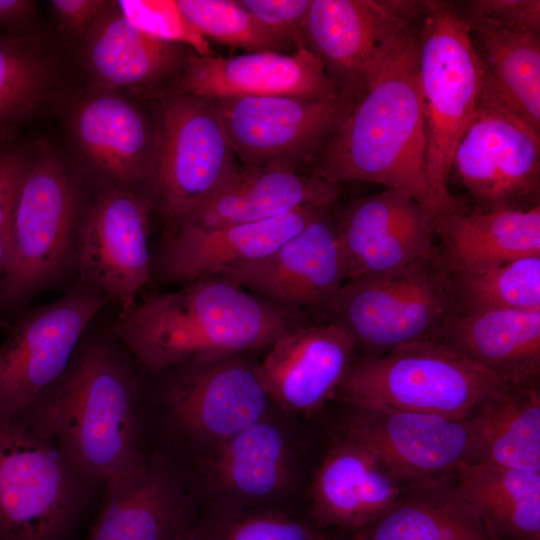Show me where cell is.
<instances>
[{
    "instance_id": "obj_38",
    "label": "cell",
    "mask_w": 540,
    "mask_h": 540,
    "mask_svg": "<svg viewBox=\"0 0 540 540\" xmlns=\"http://www.w3.org/2000/svg\"><path fill=\"white\" fill-rule=\"evenodd\" d=\"M117 6L132 25L155 39L185 45L198 55L214 54L176 1H119Z\"/></svg>"
},
{
    "instance_id": "obj_39",
    "label": "cell",
    "mask_w": 540,
    "mask_h": 540,
    "mask_svg": "<svg viewBox=\"0 0 540 540\" xmlns=\"http://www.w3.org/2000/svg\"><path fill=\"white\" fill-rule=\"evenodd\" d=\"M30 154L12 136L0 134V280L5 272L14 202Z\"/></svg>"
},
{
    "instance_id": "obj_31",
    "label": "cell",
    "mask_w": 540,
    "mask_h": 540,
    "mask_svg": "<svg viewBox=\"0 0 540 540\" xmlns=\"http://www.w3.org/2000/svg\"><path fill=\"white\" fill-rule=\"evenodd\" d=\"M483 66L482 93L540 131V33L469 24Z\"/></svg>"
},
{
    "instance_id": "obj_4",
    "label": "cell",
    "mask_w": 540,
    "mask_h": 540,
    "mask_svg": "<svg viewBox=\"0 0 540 540\" xmlns=\"http://www.w3.org/2000/svg\"><path fill=\"white\" fill-rule=\"evenodd\" d=\"M418 78L433 211L466 206L449 189L456 146L482 92L483 66L469 24L445 1H424L418 32Z\"/></svg>"
},
{
    "instance_id": "obj_20",
    "label": "cell",
    "mask_w": 540,
    "mask_h": 540,
    "mask_svg": "<svg viewBox=\"0 0 540 540\" xmlns=\"http://www.w3.org/2000/svg\"><path fill=\"white\" fill-rule=\"evenodd\" d=\"M333 206L310 205L265 221L217 228L180 225L164 237L157 261L158 276L165 282L220 276L271 254Z\"/></svg>"
},
{
    "instance_id": "obj_22",
    "label": "cell",
    "mask_w": 540,
    "mask_h": 540,
    "mask_svg": "<svg viewBox=\"0 0 540 540\" xmlns=\"http://www.w3.org/2000/svg\"><path fill=\"white\" fill-rule=\"evenodd\" d=\"M310 486L313 523L353 533L384 514L411 483L367 448L338 435Z\"/></svg>"
},
{
    "instance_id": "obj_43",
    "label": "cell",
    "mask_w": 540,
    "mask_h": 540,
    "mask_svg": "<svg viewBox=\"0 0 540 540\" xmlns=\"http://www.w3.org/2000/svg\"><path fill=\"white\" fill-rule=\"evenodd\" d=\"M33 14L32 1L0 0V27L7 29L8 33L25 36L24 31Z\"/></svg>"
},
{
    "instance_id": "obj_14",
    "label": "cell",
    "mask_w": 540,
    "mask_h": 540,
    "mask_svg": "<svg viewBox=\"0 0 540 540\" xmlns=\"http://www.w3.org/2000/svg\"><path fill=\"white\" fill-rule=\"evenodd\" d=\"M149 197L107 185L85 209L75 272L79 283L125 311L150 278ZM120 311V312H121Z\"/></svg>"
},
{
    "instance_id": "obj_44",
    "label": "cell",
    "mask_w": 540,
    "mask_h": 540,
    "mask_svg": "<svg viewBox=\"0 0 540 540\" xmlns=\"http://www.w3.org/2000/svg\"><path fill=\"white\" fill-rule=\"evenodd\" d=\"M181 540H203L198 525L195 524Z\"/></svg>"
},
{
    "instance_id": "obj_21",
    "label": "cell",
    "mask_w": 540,
    "mask_h": 540,
    "mask_svg": "<svg viewBox=\"0 0 540 540\" xmlns=\"http://www.w3.org/2000/svg\"><path fill=\"white\" fill-rule=\"evenodd\" d=\"M258 364L271 401L309 413L336 395L354 362L356 345L338 323L297 326L280 336Z\"/></svg>"
},
{
    "instance_id": "obj_33",
    "label": "cell",
    "mask_w": 540,
    "mask_h": 540,
    "mask_svg": "<svg viewBox=\"0 0 540 540\" xmlns=\"http://www.w3.org/2000/svg\"><path fill=\"white\" fill-rule=\"evenodd\" d=\"M476 462L540 472L539 386L509 387L475 415Z\"/></svg>"
},
{
    "instance_id": "obj_2",
    "label": "cell",
    "mask_w": 540,
    "mask_h": 540,
    "mask_svg": "<svg viewBox=\"0 0 540 540\" xmlns=\"http://www.w3.org/2000/svg\"><path fill=\"white\" fill-rule=\"evenodd\" d=\"M297 326L292 309L206 278L121 311L113 338L140 365L160 372L269 347Z\"/></svg>"
},
{
    "instance_id": "obj_19",
    "label": "cell",
    "mask_w": 540,
    "mask_h": 540,
    "mask_svg": "<svg viewBox=\"0 0 540 540\" xmlns=\"http://www.w3.org/2000/svg\"><path fill=\"white\" fill-rule=\"evenodd\" d=\"M172 93L210 99L291 96L324 99L339 91L322 61L307 48L223 57L191 50Z\"/></svg>"
},
{
    "instance_id": "obj_29",
    "label": "cell",
    "mask_w": 540,
    "mask_h": 540,
    "mask_svg": "<svg viewBox=\"0 0 540 540\" xmlns=\"http://www.w3.org/2000/svg\"><path fill=\"white\" fill-rule=\"evenodd\" d=\"M435 231L450 271H476L540 256V205L489 211L465 206L437 216Z\"/></svg>"
},
{
    "instance_id": "obj_3",
    "label": "cell",
    "mask_w": 540,
    "mask_h": 540,
    "mask_svg": "<svg viewBox=\"0 0 540 540\" xmlns=\"http://www.w3.org/2000/svg\"><path fill=\"white\" fill-rule=\"evenodd\" d=\"M310 166L326 181L379 184L433 211L417 35L370 83Z\"/></svg>"
},
{
    "instance_id": "obj_16",
    "label": "cell",
    "mask_w": 540,
    "mask_h": 540,
    "mask_svg": "<svg viewBox=\"0 0 540 540\" xmlns=\"http://www.w3.org/2000/svg\"><path fill=\"white\" fill-rule=\"evenodd\" d=\"M331 211L309 223L271 254L218 277L285 308L333 313L346 279L336 219Z\"/></svg>"
},
{
    "instance_id": "obj_10",
    "label": "cell",
    "mask_w": 540,
    "mask_h": 540,
    "mask_svg": "<svg viewBox=\"0 0 540 540\" xmlns=\"http://www.w3.org/2000/svg\"><path fill=\"white\" fill-rule=\"evenodd\" d=\"M424 1L311 0L305 48L315 54L339 92L362 96L416 37Z\"/></svg>"
},
{
    "instance_id": "obj_40",
    "label": "cell",
    "mask_w": 540,
    "mask_h": 540,
    "mask_svg": "<svg viewBox=\"0 0 540 540\" xmlns=\"http://www.w3.org/2000/svg\"><path fill=\"white\" fill-rule=\"evenodd\" d=\"M468 23H488L540 33L539 0H472L459 11Z\"/></svg>"
},
{
    "instance_id": "obj_36",
    "label": "cell",
    "mask_w": 540,
    "mask_h": 540,
    "mask_svg": "<svg viewBox=\"0 0 540 540\" xmlns=\"http://www.w3.org/2000/svg\"><path fill=\"white\" fill-rule=\"evenodd\" d=\"M176 4L186 20L205 39L253 52H294L296 47L278 36L239 1L178 0Z\"/></svg>"
},
{
    "instance_id": "obj_41",
    "label": "cell",
    "mask_w": 540,
    "mask_h": 540,
    "mask_svg": "<svg viewBox=\"0 0 540 540\" xmlns=\"http://www.w3.org/2000/svg\"><path fill=\"white\" fill-rule=\"evenodd\" d=\"M240 4L296 49L305 48L304 28L311 0H240Z\"/></svg>"
},
{
    "instance_id": "obj_7",
    "label": "cell",
    "mask_w": 540,
    "mask_h": 540,
    "mask_svg": "<svg viewBox=\"0 0 540 540\" xmlns=\"http://www.w3.org/2000/svg\"><path fill=\"white\" fill-rule=\"evenodd\" d=\"M456 311L449 271L435 251L402 269L344 283L333 314L366 356L436 340Z\"/></svg>"
},
{
    "instance_id": "obj_32",
    "label": "cell",
    "mask_w": 540,
    "mask_h": 540,
    "mask_svg": "<svg viewBox=\"0 0 540 540\" xmlns=\"http://www.w3.org/2000/svg\"><path fill=\"white\" fill-rule=\"evenodd\" d=\"M454 476L495 540H540V472L472 462Z\"/></svg>"
},
{
    "instance_id": "obj_6",
    "label": "cell",
    "mask_w": 540,
    "mask_h": 540,
    "mask_svg": "<svg viewBox=\"0 0 540 540\" xmlns=\"http://www.w3.org/2000/svg\"><path fill=\"white\" fill-rule=\"evenodd\" d=\"M509 386L437 340L354 360L336 395L349 407L469 418Z\"/></svg>"
},
{
    "instance_id": "obj_11",
    "label": "cell",
    "mask_w": 540,
    "mask_h": 540,
    "mask_svg": "<svg viewBox=\"0 0 540 540\" xmlns=\"http://www.w3.org/2000/svg\"><path fill=\"white\" fill-rule=\"evenodd\" d=\"M360 96L342 91L324 99L291 96L215 99L227 138L244 167L293 171L312 161Z\"/></svg>"
},
{
    "instance_id": "obj_15",
    "label": "cell",
    "mask_w": 540,
    "mask_h": 540,
    "mask_svg": "<svg viewBox=\"0 0 540 540\" xmlns=\"http://www.w3.org/2000/svg\"><path fill=\"white\" fill-rule=\"evenodd\" d=\"M338 435L358 442L407 482L451 476L476 462L474 415L450 418L383 408H354Z\"/></svg>"
},
{
    "instance_id": "obj_35",
    "label": "cell",
    "mask_w": 540,
    "mask_h": 540,
    "mask_svg": "<svg viewBox=\"0 0 540 540\" xmlns=\"http://www.w3.org/2000/svg\"><path fill=\"white\" fill-rule=\"evenodd\" d=\"M51 69L29 37L0 33V134L28 118L51 84Z\"/></svg>"
},
{
    "instance_id": "obj_13",
    "label": "cell",
    "mask_w": 540,
    "mask_h": 540,
    "mask_svg": "<svg viewBox=\"0 0 540 540\" xmlns=\"http://www.w3.org/2000/svg\"><path fill=\"white\" fill-rule=\"evenodd\" d=\"M107 303L78 282L55 302L21 312L0 346V415L20 414L61 377Z\"/></svg>"
},
{
    "instance_id": "obj_30",
    "label": "cell",
    "mask_w": 540,
    "mask_h": 540,
    "mask_svg": "<svg viewBox=\"0 0 540 540\" xmlns=\"http://www.w3.org/2000/svg\"><path fill=\"white\" fill-rule=\"evenodd\" d=\"M454 475L409 483L384 514L351 533L350 540H495Z\"/></svg>"
},
{
    "instance_id": "obj_8",
    "label": "cell",
    "mask_w": 540,
    "mask_h": 540,
    "mask_svg": "<svg viewBox=\"0 0 540 540\" xmlns=\"http://www.w3.org/2000/svg\"><path fill=\"white\" fill-rule=\"evenodd\" d=\"M89 481L22 416L0 415V540H63Z\"/></svg>"
},
{
    "instance_id": "obj_27",
    "label": "cell",
    "mask_w": 540,
    "mask_h": 540,
    "mask_svg": "<svg viewBox=\"0 0 540 540\" xmlns=\"http://www.w3.org/2000/svg\"><path fill=\"white\" fill-rule=\"evenodd\" d=\"M110 6L85 34L84 60L100 89L173 84L192 49L147 35Z\"/></svg>"
},
{
    "instance_id": "obj_26",
    "label": "cell",
    "mask_w": 540,
    "mask_h": 540,
    "mask_svg": "<svg viewBox=\"0 0 540 540\" xmlns=\"http://www.w3.org/2000/svg\"><path fill=\"white\" fill-rule=\"evenodd\" d=\"M339 195V184L311 173L281 167L238 168L180 225L217 228L260 222L305 206L335 204Z\"/></svg>"
},
{
    "instance_id": "obj_34",
    "label": "cell",
    "mask_w": 540,
    "mask_h": 540,
    "mask_svg": "<svg viewBox=\"0 0 540 540\" xmlns=\"http://www.w3.org/2000/svg\"><path fill=\"white\" fill-rule=\"evenodd\" d=\"M448 271L456 310H540V256L476 271Z\"/></svg>"
},
{
    "instance_id": "obj_25",
    "label": "cell",
    "mask_w": 540,
    "mask_h": 540,
    "mask_svg": "<svg viewBox=\"0 0 540 540\" xmlns=\"http://www.w3.org/2000/svg\"><path fill=\"white\" fill-rule=\"evenodd\" d=\"M436 340L509 387L539 386L540 310H456Z\"/></svg>"
},
{
    "instance_id": "obj_12",
    "label": "cell",
    "mask_w": 540,
    "mask_h": 540,
    "mask_svg": "<svg viewBox=\"0 0 540 540\" xmlns=\"http://www.w3.org/2000/svg\"><path fill=\"white\" fill-rule=\"evenodd\" d=\"M476 210L539 205L540 131L483 94L453 155Z\"/></svg>"
},
{
    "instance_id": "obj_23",
    "label": "cell",
    "mask_w": 540,
    "mask_h": 540,
    "mask_svg": "<svg viewBox=\"0 0 540 540\" xmlns=\"http://www.w3.org/2000/svg\"><path fill=\"white\" fill-rule=\"evenodd\" d=\"M195 525L183 478L165 463L107 482L87 540H181Z\"/></svg>"
},
{
    "instance_id": "obj_18",
    "label": "cell",
    "mask_w": 540,
    "mask_h": 540,
    "mask_svg": "<svg viewBox=\"0 0 540 540\" xmlns=\"http://www.w3.org/2000/svg\"><path fill=\"white\" fill-rule=\"evenodd\" d=\"M436 218L393 190L351 201L336 218L346 281L396 271L433 254Z\"/></svg>"
},
{
    "instance_id": "obj_5",
    "label": "cell",
    "mask_w": 540,
    "mask_h": 540,
    "mask_svg": "<svg viewBox=\"0 0 540 540\" xmlns=\"http://www.w3.org/2000/svg\"><path fill=\"white\" fill-rule=\"evenodd\" d=\"M85 209L79 183L60 158L30 155L14 202L0 319L75 269Z\"/></svg>"
},
{
    "instance_id": "obj_9",
    "label": "cell",
    "mask_w": 540,
    "mask_h": 540,
    "mask_svg": "<svg viewBox=\"0 0 540 540\" xmlns=\"http://www.w3.org/2000/svg\"><path fill=\"white\" fill-rule=\"evenodd\" d=\"M149 197L165 224V237L237 170L235 153L215 99L186 93L164 97Z\"/></svg>"
},
{
    "instance_id": "obj_24",
    "label": "cell",
    "mask_w": 540,
    "mask_h": 540,
    "mask_svg": "<svg viewBox=\"0 0 540 540\" xmlns=\"http://www.w3.org/2000/svg\"><path fill=\"white\" fill-rule=\"evenodd\" d=\"M72 130L81 151L108 185L129 188L151 175L158 125L131 100L101 89L79 104Z\"/></svg>"
},
{
    "instance_id": "obj_42",
    "label": "cell",
    "mask_w": 540,
    "mask_h": 540,
    "mask_svg": "<svg viewBox=\"0 0 540 540\" xmlns=\"http://www.w3.org/2000/svg\"><path fill=\"white\" fill-rule=\"evenodd\" d=\"M111 4L101 0H53L50 6L60 26L71 33H84Z\"/></svg>"
},
{
    "instance_id": "obj_17",
    "label": "cell",
    "mask_w": 540,
    "mask_h": 540,
    "mask_svg": "<svg viewBox=\"0 0 540 540\" xmlns=\"http://www.w3.org/2000/svg\"><path fill=\"white\" fill-rule=\"evenodd\" d=\"M179 370L164 401L192 441L213 448L267 416L271 399L257 365L229 357Z\"/></svg>"
},
{
    "instance_id": "obj_37",
    "label": "cell",
    "mask_w": 540,
    "mask_h": 540,
    "mask_svg": "<svg viewBox=\"0 0 540 540\" xmlns=\"http://www.w3.org/2000/svg\"><path fill=\"white\" fill-rule=\"evenodd\" d=\"M197 525L203 540H336L314 523L257 507L217 504Z\"/></svg>"
},
{
    "instance_id": "obj_1",
    "label": "cell",
    "mask_w": 540,
    "mask_h": 540,
    "mask_svg": "<svg viewBox=\"0 0 540 540\" xmlns=\"http://www.w3.org/2000/svg\"><path fill=\"white\" fill-rule=\"evenodd\" d=\"M17 415L52 439L91 480L107 483L146 464L137 377L128 353L114 340L82 339L61 377Z\"/></svg>"
},
{
    "instance_id": "obj_28",
    "label": "cell",
    "mask_w": 540,
    "mask_h": 540,
    "mask_svg": "<svg viewBox=\"0 0 540 540\" xmlns=\"http://www.w3.org/2000/svg\"><path fill=\"white\" fill-rule=\"evenodd\" d=\"M208 478L220 505L256 507L278 497L292 480L284 431L266 416L213 447Z\"/></svg>"
}]
</instances>
